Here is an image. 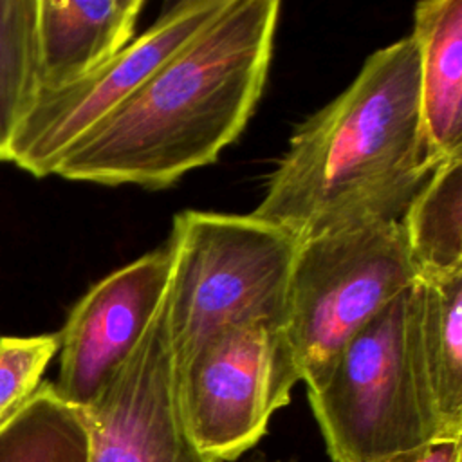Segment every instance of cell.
<instances>
[{
    "label": "cell",
    "mask_w": 462,
    "mask_h": 462,
    "mask_svg": "<svg viewBox=\"0 0 462 462\" xmlns=\"http://www.w3.org/2000/svg\"><path fill=\"white\" fill-rule=\"evenodd\" d=\"M38 0H0V161L40 96Z\"/></svg>",
    "instance_id": "cell-15"
},
{
    "label": "cell",
    "mask_w": 462,
    "mask_h": 462,
    "mask_svg": "<svg viewBox=\"0 0 462 462\" xmlns=\"http://www.w3.org/2000/svg\"><path fill=\"white\" fill-rule=\"evenodd\" d=\"M401 224L419 276L462 271V153L437 164Z\"/></svg>",
    "instance_id": "cell-13"
},
{
    "label": "cell",
    "mask_w": 462,
    "mask_h": 462,
    "mask_svg": "<svg viewBox=\"0 0 462 462\" xmlns=\"http://www.w3.org/2000/svg\"><path fill=\"white\" fill-rule=\"evenodd\" d=\"M251 462H296V460H267V458H254Z\"/></svg>",
    "instance_id": "cell-18"
},
{
    "label": "cell",
    "mask_w": 462,
    "mask_h": 462,
    "mask_svg": "<svg viewBox=\"0 0 462 462\" xmlns=\"http://www.w3.org/2000/svg\"><path fill=\"white\" fill-rule=\"evenodd\" d=\"M419 278L401 220H372L298 244L283 332L307 390L328 375L346 343Z\"/></svg>",
    "instance_id": "cell-4"
},
{
    "label": "cell",
    "mask_w": 462,
    "mask_h": 462,
    "mask_svg": "<svg viewBox=\"0 0 462 462\" xmlns=\"http://www.w3.org/2000/svg\"><path fill=\"white\" fill-rule=\"evenodd\" d=\"M404 289L341 350L327 379L307 390L334 462H388L442 437L411 365Z\"/></svg>",
    "instance_id": "cell-5"
},
{
    "label": "cell",
    "mask_w": 462,
    "mask_h": 462,
    "mask_svg": "<svg viewBox=\"0 0 462 462\" xmlns=\"http://www.w3.org/2000/svg\"><path fill=\"white\" fill-rule=\"evenodd\" d=\"M168 242L173 262L164 312L175 365L229 325H283L300 244L291 233L253 213L188 209L175 215Z\"/></svg>",
    "instance_id": "cell-3"
},
{
    "label": "cell",
    "mask_w": 462,
    "mask_h": 462,
    "mask_svg": "<svg viewBox=\"0 0 462 462\" xmlns=\"http://www.w3.org/2000/svg\"><path fill=\"white\" fill-rule=\"evenodd\" d=\"M278 11V0H227L123 105L83 134L52 175L162 189L215 162L242 134L263 92Z\"/></svg>",
    "instance_id": "cell-1"
},
{
    "label": "cell",
    "mask_w": 462,
    "mask_h": 462,
    "mask_svg": "<svg viewBox=\"0 0 462 462\" xmlns=\"http://www.w3.org/2000/svg\"><path fill=\"white\" fill-rule=\"evenodd\" d=\"M79 411L87 462H215L193 444L180 419L164 301L134 354Z\"/></svg>",
    "instance_id": "cell-9"
},
{
    "label": "cell",
    "mask_w": 462,
    "mask_h": 462,
    "mask_svg": "<svg viewBox=\"0 0 462 462\" xmlns=\"http://www.w3.org/2000/svg\"><path fill=\"white\" fill-rule=\"evenodd\" d=\"M301 381L283 325L251 319L229 325L175 365L177 402L193 444L215 462H231L267 431L274 411Z\"/></svg>",
    "instance_id": "cell-6"
},
{
    "label": "cell",
    "mask_w": 462,
    "mask_h": 462,
    "mask_svg": "<svg viewBox=\"0 0 462 462\" xmlns=\"http://www.w3.org/2000/svg\"><path fill=\"white\" fill-rule=\"evenodd\" d=\"M406 343L444 439H462V271L419 276L406 292Z\"/></svg>",
    "instance_id": "cell-10"
},
{
    "label": "cell",
    "mask_w": 462,
    "mask_h": 462,
    "mask_svg": "<svg viewBox=\"0 0 462 462\" xmlns=\"http://www.w3.org/2000/svg\"><path fill=\"white\" fill-rule=\"evenodd\" d=\"M173 253L170 242L110 273L69 312L60 337L56 393L88 406L134 354L166 298Z\"/></svg>",
    "instance_id": "cell-8"
},
{
    "label": "cell",
    "mask_w": 462,
    "mask_h": 462,
    "mask_svg": "<svg viewBox=\"0 0 462 462\" xmlns=\"http://www.w3.org/2000/svg\"><path fill=\"white\" fill-rule=\"evenodd\" d=\"M87 457L81 411L47 381L0 428V462H87Z\"/></svg>",
    "instance_id": "cell-14"
},
{
    "label": "cell",
    "mask_w": 462,
    "mask_h": 462,
    "mask_svg": "<svg viewBox=\"0 0 462 462\" xmlns=\"http://www.w3.org/2000/svg\"><path fill=\"white\" fill-rule=\"evenodd\" d=\"M143 0H38L40 87H67L112 60L134 40Z\"/></svg>",
    "instance_id": "cell-11"
},
{
    "label": "cell",
    "mask_w": 462,
    "mask_h": 462,
    "mask_svg": "<svg viewBox=\"0 0 462 462\" xmlns=\"http://www.w3.org/2000/svg\"><path fill=\"white\" fill-rule=\"evenodd\" d=\"M226 4L227 0L177 2L144 34L88 76L40 92L14 137L9 162L38 179L52 175L61 155L83 134L123 105Z\"/></svg>",
    "instance_id": "cell-7"
},
{
    "label": "cell",
    "mask_w": 462,
    "mask_h": 462,
    "mask_svg": "<svg viewBox=\"0 0 462 462\" xmlns=\"http://www.w3.org/2000/svg\"><path fill=\"white\" fill-rule=\"evenodd\" d=\"M420 121L428 155L444 161L462 153V0L415 5Z\"/></svg>",
    "instance_id": "cell-12"
},
{
    "label": "cell",
    "mask_w": 462,
    "mask_h": 462,
    "mask_svg": "<svg viewBox=\"0 0 462 462\" xmlns=\"http://www.w3.org/2000/svg\"><path fill=\"white\" fill-rule=\"evenodd\" d=\"M437 164L422 134L419 51L406 36L372 52L356 79L298 126L253 215L298 242L401 220Z\"/></svg>",
    "instance_id": "cell-2"
},
{
    "label": "cell",
    "mask_w": 462,
    "mask_h": 462,
    "mask_svg": "<svg viewBox=\"0 0 462 462\" xmlns=\"http://www.w3.org/2000/svg\"><path fill=\"white\" fill-rule=\"evenodd\" d=\"M60 350L58 334L0 337V428L31 399Z\"/></svg>",
    "instance_id": "cell-16"
},
{
    "label": "cell",
    "mask_w": 462,
    "mask_h": 462,
    "mask_svg": "<svg viewBox=\"0 0 462 462\" xmlns=\"http://www.w3.org/2000/svg\"><path fill=\"white\" fill-rule=\"evenodd\" d=\"M388 462H462V439L439 440Z\"/></svg>",
    "instance_id": "cell-17"
}]
</instances>
